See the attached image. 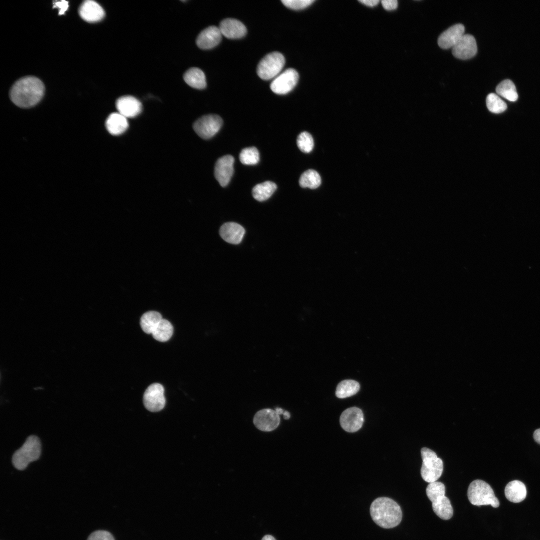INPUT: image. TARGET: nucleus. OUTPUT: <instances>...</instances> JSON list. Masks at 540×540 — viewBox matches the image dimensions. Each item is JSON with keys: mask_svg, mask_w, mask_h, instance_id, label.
I'll list each match as a JSON object with an SVG mask.
<instances>
[{"mask_svg": "<svg viewBox=\"0 0 540 540\" xmlns=\"http://www.w3.org/2000/svg\"><path fill=\"white\" fill-rule=\"evenodd\" d=\"M44 86L34 76H26L18 80L12 86L10 96L12 101L21 108H30L37 104L42 98Z\"/></svg>", "mask_w": 540, "mask_h": 540, "instance_id": "f257e3e1", "label": "nucleus"}, {"mask_svg": "<svg viewBox=\"0 0 540 540\" xmlns=\"http://www.w3.org/2000/svg\"><path fill=\"white\" fill-rule=\"evenodd\" d=\"M370 511L373 521L384 528L396 526L402 519L400 506L388 497H380L374 500L370 505Z\"/></svg>", "mask_w": 540, "mask_h": 540, "instance_id": "f03ea898", "label": "nucleus"}, {"mask_svg": "<svg viewBox=\"0 0 540 540\" xmlns=\"http://www.w3.org/2000/svg\"><path fill=\"white\" fill-rule=\"evenodd\" d=\"M445 486L440 482L429 483L426 494L432 502L434 512L441 519L448 520L453 515V508L450 500L445 496Z\"/></svg>", "mask_w": 540, "mask_h": 540, "instance_id": "7ed1b4c3", "label": "nucleus"}, {"mask_svg": "<svg viewBox=\"0 0 540 540\" xmlns=\"http://www.w3.org/2000/svg\"><path fill=\"white\" fill-rule=\"evenodd\" d=\"M41 454V443L39 438L31 435L27 438L22 446L12 456V463L18 470L26 468L28 464L38 460Z\"/></svg>", "mask_w": 540, "mask_h": 540, "instance_id": "20e7f679", "label": "nucleus"}, {"mask_svg": "<svg viewBox=\"0 0 540 540\" xmlns=\"http://www.w3.org/2000/svg\"><path fill=\"white\" fill-rule=\"evenodd\" d=\"M468 498L474 506L490 505L495 508L500 506L499 500L492 487L481 480H476L470 483L468 489Z\"/></svg>", "mask_w": 540, "mask_h": 540, "instance_id": "39448f33", "label": "nucleus"}, {"mask_svg": "<svg viewBox=\"0 0 540 540\" xmlns=\"http://www.w3.org/2000/svg\"><path fill=\"white\" fill-rule=\"evenodd\" d=\"M420 454L422 461L420 474L422 479L428 483L437 481L443 472L442 460L434 451L426 447L422 448Z\"/></svg>", "mask_w": 540, "mask_h": 540, "instance_id": "423d86ee", "label": "nucleus"}, {"mask_svg": "<svg viewBox=\"0 0 540 540\" xmlns=\"http://www.w3.org/2000/svg\"><path fill=\"white\" fill-rule=\"evenodd\" d=\"M285 64L282 54L278 52H270L265 56L257 66V74L264 80H269L279 74Z\"/></svg>", "mask_w": 540, "mask_h": 540, "instance_id": "0eeeda50", "label": "nucleus"}, {"mask_svg": "<svg viewBox=\"0 0 540 540\" xmlns=\"http://www.w3.org/2000/svg\"><path fill=\"white\" fill-rule=\"evenodd\" d=\"M222 123V120L219 116L209 114L198 119L194 123L193 128L201 138L209 139L220 130Z\"/></svg>", "mask_w": 540, "mask_h": 540, "instance_id": "6e6552de", "label": "nucleus"}, {"mask_svg": "<svg viewBox=\"0 0 540 540\" xmlns=\"http://www.w3.org/2000/svg\"><path fill=\"white\" fill-rule=\"evenodd\" d=\"M298 78L299 75L296 70L288 68L274 78L270 85V89L276 94H286L296 86Z\"/></svg>", "mask_w": 540, "mask_h": 540, "instance_id": "1a4fd4ad", "label": "nucleus"}, {"mask_svg": "<svg viewBox=\"0 0 540 540\" xmlns=\"http://www.w3.org/2000/svg\"><path fill=\"white\" fill-rule=\"evenodd\" d=\"M143 402L148 410L152 412L161 410L166 404L164 386L158 383L151 384L144 392Z\"/></svg>", "mask_w": 540, "mask_h": 540, "instance_id": "9d476101", "label": "nucleus"}, {"mask_svg": "<svg viewBox=\"0 0 540 540\" xmlns=\"http://www.w3.org/2000/svg\"><path fill=\"white\" fill-rule=\"evenodd\" d=\"M364 422L362 410L357 407H351L344 410L340 416L342 428L346 432H354L358 430Z\"/></svg>", "mask_w": 540, "mask_h": 540, "instance_id": "9b49d317", "label": "nucleus"}, {"mask_svg": "<svg viewBox=\"0 0 540 540\" xmlns=\"http://www.w3.org/2000/svg\"><path fill=\"white\" fill-rule=\"evenodd\" d=\"M254 424L258 430L270 432L280 424V417L275 410L264 408L258 411L254 417Z\"/></svg>", "mask_w": 540, "mask_h": 540, "instance_id": "f8f14e48", "label": "nucleus"}, {"mask_svg": "<svg viewBox=\"0 0 540 540\" xmlns=\"http://www.w3.org/2000/svg\"><path fill=\"white\" fill-rule=\"evenodd\" d=\"M234 158L230 154L219 158L214 166V174L216 179L222 187L227 186L234 173Z\"/></svg>", "mask_w": 540, "mask_h": 540, "instance_id": "ddd939ff", "label": "nucleus"}, {"mask_svg": "<svg viewBox=\"0 0 540 540\" xmlns=\"http://www.w3.org/2000/svg\"><path fill=\"white\" fill-rule=\"evenodd\" d=\"M477 46L473 36L464 34L452 48V53L454 57L462 60L470 59L477 52Z\"/></svg>", "mask_w": 540, "mask_h": 540, "instance_id": "4468645a", "label": "nucleus"}, {"mask_svg": "<svg viewBox=\"0 0 540 540\" xmlns=\"http://www.w3.org/2000/svg\"><path fill=\"white\" fill-rule=\"evenodd\" d=\"M222 34L219 28L210 26L202 30L198 36L196 44L202 50H209L216 46L220 42Z\"/></svg>", "mask_w": 540, "mask_h": 540, "instance_id": "2eb2a0df", "label": "nucleus"}, {"mask_svg": "<svg viewBox=\"0 0 540 540\" xmlns=\"http://www.w3.org/2000/svg\"><path fill=\"white\" fill-rule=\"evenodd\" d=\"M118 112L127 118H134L142 112L141 102L132 96H124L118 98L116 103Z\"/></svg>", "mask_w": 540, "mask_h": 540, "instance_id": "dca6fc26", "label": "nucleus"}, {"mask_svg": "<svg viewBox=\"0 0 540 540\" xmlns=\"http://www.w3.org/2000/svg\"><path fill=\"white\" fill-rule=\"evenodd\" d=\"M218 28L222 35L230 39L242 38L246 34L247 32L246 27L243 23L232 18L223 20L220 22Z\"/></svg>", "mask_w": 540, "mask_h": 540, "instance_id": "f3484780", "label": "nucleus"}, {"mask_svg": "<svg viewBox=\"0 0 540 540\" xmlns=\"http://www.w3.org/2000/svg\"><path fill=\"white\" fill-rule=\"evenodd\" d=\"M464 27L461 24H456L444 31L438 37V43L443 49L452 48L464 34Z\"/></svg>", "mask_w": 540, "mask_h": 540, "instance_id": "a211bd4d", "label": "nucleus"}, {"mask_svg": "<svg viewBox=\"0 0 540 540\" xmlns=\"http://www.w3.org/2000/svg\"><path fill=\"white\" fill-rule=\"evenodd\" d=\"M79 14L84 20L89 22H95L101 20L105 16L102 8L94 0L84 2L79 8Z\"/></svg>", "mask_w": 540, "mask_h": 540, "instance_id": "6ab92c4d", "label": "nucleus"}, {"mask_svg": "<svg viewBox=\"0 0 540 540\" xmlns=\"http://www.w3.org/2000/svg\"><path fill=\"white\" fill-rule=\"evenodd\" d=\"M244 233V228L240 224L234 222L224 224L220 230V234L222 238L226 242L232 244L240 243Z\"/></svg>", "mask_w": 540, "mask_h": 540, "instance_id": "aec40b11", "label": "nucleus"}, {"mask_svg": "<svg viewBox=\"0 0 540 540\" xmlns=\"http://www.w3.org/2000/svg\"><path fill=\"white\" fill-rule=\"evenodd\" d=\"M108 131L114 136L124 133L128 127V123L126 117L118 112L111 114L106 122Z\"/></svg>", "mask_w": 540, "mask_h": 540, "instance_id": "412c9836", "label": "nucleus"}, {"mask_svg": "<svg viewBox=\"0 0 540 540\" xmlns=\"http://www.w3.org/2000/svg\"><path fill=\"white\" fill-rule=\"evenodd\" d=\"M504 494L509 501L514 503L520 502L526 497V487L522 482L514 480L506 484L504 489Z\"/></svg>", "mask_w": 540, "mask_h": 540, "instance_id": "4be33fe9", "label": "nucleus"}, {"mask_svg": "<svg viewBox=\"0 0 540 540\" xmlns=\"http://www.w3.org/2000/svg\"><path fill=\"white\" fill-rule=\"evenodd\" d=\"M185 82L190 86L196 89H204L206 86L204 72L198 68H192L184 74Z\"/></svg>", "mask_w": 540, "mask_h": 540, "instance_id": "5701e85b", "label": "nucleus"}, {"mask_svg": "<svg viewBox=\"0 0 540 540\" xmlns=\"http://www.w3.org/2000/svg\"><path fill=\"white\" fill-rule=\"evenodd\" d=\"M162 319V316L158 312L148 311L141 316L140 325L144 332L152 334Z\"/></svg>", "mask_w": 540, "mask_h": 540, "instance_id": "b1692460", "label": "nucleus"}, {"mask_svg": "<svg viewBox=\"0 0 540 540\" xmlns=\"http://www.w3.org/2000/svg\"><path fill=\"white\" fill-rule=\"evenodd\" d=\"M276 185L271 181H266L256 185L252 190L253 197L259 202L268 199L276 190Z\"/></svg>", "mask_w": 540, "mask_h": 540, "instance_id": "393cba45", "label": "nucleus"}, {"mask_svg": "<svg viewBox=\"0 0 540 540\" xmlns=\"http://www.w3.org/2000/svg\"><path fill=\"white\" fill-rule=\"evenodd\" d=\"M359 383L354 380H346L340 382L336 386V395L340 398H344L356 394L360 390Z\"/></svg>", "mask_w": 540, "mask_h": 540, "instance_id": "a878e982", "label": "nucleus"}, {"mask_svg": "<svg viewBox=\"0 0 540 540\" xmlns=\"http://www.w3.org/2000/svg\"><path fill=\"white\" fill-rule=\"evenodd\" d=\"M497 94L508 100L514 102L518 98L516 88L514 83L510 79L502 81L496 87Z\"/></svg>", "mask_w": 540, "mask_h": 540, "instance_id": "bb28decb", "label": "nucleus"}, {"mask_svg": "<svg viewBox=\"0 0 540 540\" xmlns=\"http://www.w3.org/2000/svg\"><path fill=\"white\" fill-rule=\"evenodd\" d=\"M173 326L168 320L162 318L152 333L153 338L160 342L169 340L173 334Z\"/></svg>", "mask_w": 540, "mask_h": 540, "instance_id": "cd10ccee", "label": "nucleus"}, {"mask_svg": "<svg viewBox=\"0 0 540 540\" xmlns=\"http://www.w3.org/2000/svg\"><path fill=\"white\" fill-rule=\"evenodd\" d=\"M320 184V175L314 170H308L305 171L302 174L299 179L300 186L304 188L314 189L318 188Z\"/></svg>", "mask_w": 540, "mask_h": 540, "instance_id": "c85d7f7f", "label": "nucleus"}, {"mask_svg": "<svg viewBox=\"0 0 540 540\" xmlns=\"http://www.w3.org/2000/svg\"><path fill=\"white\" fill-rule=\"evenodd\" d=\"M240 162L246 165H254L260 160V154L258 149L254 146L243 148L239 155Z\"/></svg>", "mask_w": 540, "mask_h": 540, "instance_id": "c756f323", "label": "nucleus"}, {"mask_svg": "<svg viewBox=\"0 0 540 540\" xmlns=\"http://www.w3.org/2000/svg\"><path fill=\"white\" fill-rule=\"evenodd\" d=\"M486 104L488 110L495 114L501 113L507 108L506 104L494 93H490L488 95Z\"/></svg>", "mask_w": 540, "mask_h": 540, "instance_id": "7c9ffc66", "label": "nucleus"}, {"mask_svg": "<svg viewBox=\"0 0 540 540\" xmlns=\"http://www.w3.org/2000/svg\"><path fill=\"white\" fill-rule=\"evenodd\" d=\"M296 144L298 148L303 152H310L314 146V140L310 134L303 132L298 136Z\"/></svg>", "mask_w": 540, "mask_h": 540, "instance_id": "2f4dec72", "label": "nucleus"}, {"mask_svg": "<svg viewBox=\"0 0 540 540\" xmlns=\"http://www.w3.org/2000/svg\"><path fill=\"white\" fill-rule=\"evenodd\" d=\"M314 0H282V3L287 8L298 10L304 8L312 2Z\"/></svg>", "mask_w": 540, "mask_h": 540, "instance_id": "473e14b6", "label": "nucleus"}, {"mask_svg": "<svg viewBox=\"0 0 540 540\" xmlns=\"http://www.w3.org/2000/svg\"><path fill=\"white\" fill-rule=\"evenodd\" d=\"M88 540H114L112 534L106 530H100L92 532Z\"/></svg>", "mask_w": 540, "mask_h": 540, "instance_id": "72a5a7b5", "label": "nucleus"}, {"mask_svg": "<svg viewBox=\"0 0 540 540\" xmlns=\"http://www.w3.org/2000/svg\"><path fill=\"white\" fill-rule=\"evenodd\" d=\"M53 4L54 8H58L59 10L60 15L64 14L68 8V2L66 0L55 1Z\"/></svg>", "mask_w": 540, "mask_h": 540, "instance_id": "f704fd0d", "label": "nucleus"}, {"mask_svg": "<svg viewBox=\"0 0 540 540\" xmlns=\"http://www.w3.org/2000/svg\"><path fill=\"white\" fill-rule=\"evenodd\" d=\"M381 2L384 8L388 10H394L398 6V1L396 0H383Z\"/></svg>", "mask_w": 540, "mask_h": 540, "instance_id": "c9c22d12", "label": "nucleus"}, {"mask_svg": "<svg viewBox=\"0 0 540 540\" xmlns=\"http://www.w3.org/2000/svg\"><path fill=\"white\" fill-rule=\"evenodd\" d=\"M359 2L367 6H374L377 5L380 1L378 0H360Z\"/></svg>", "mask_w": 540, "mask_h": 540, "instance_id": "e433bc0d", "label": "nucleus"}, {"mask_svg": "<svg viewBox=\"0 0 540 540\" xmlns=\"http://www.w3.org/2000/svg\"><path fill=\"white\" fill-rule=\"evenodd\" d=\"M534 440L540 444V428L536 430L533 434Z\"/></svg>", "mask_w": 540, "mask_h": 540, "instance_id": "4c0bfd02", "label": "nucleus"}, {"mask_svg": "<svg viewBox=\"0 0 540 540\" xmlns=\"http://www.w3.org/2000/svg\"><path fill=\"white\" fill-rule=\"evenodd\" d=\"M262 540H276L274 536L270 535L264 536Z\"/></svg>", "mask_w": 540, "mask_h": 540, "instance_id": "58836bf2", "label": "nucleus"}, {"mask_svg": "<svg viewBox=\"0 0 540 540\" xmlns=\"http://www.w3.org/2000/svg\"><path fill=\"white\" fill-rule=\"evenodd\" d=\"M282 414L284 415V418L285 420L289 419L290 418V412H288V411H286V410L284 411Z\"/></svg>", "mask_w": 540, "mask_h": 540, "instance_id": "ea45409f", "label": "nucleus"}, {"mask_svg": "<svg viewBox=\"0 0 540 540\" xmlns=\"http://www.w3.org/2000/svg\"><path fill=\"white\" fill-rule=\"evenodd\" d=\"M275 410L278 414H282L284 413V410L280 408H275Z\"/></svg>", "mask_w": 540, "mask_h": 540, "instance_id": "a19ab883", "label": "nucleus"}]
</instances>
